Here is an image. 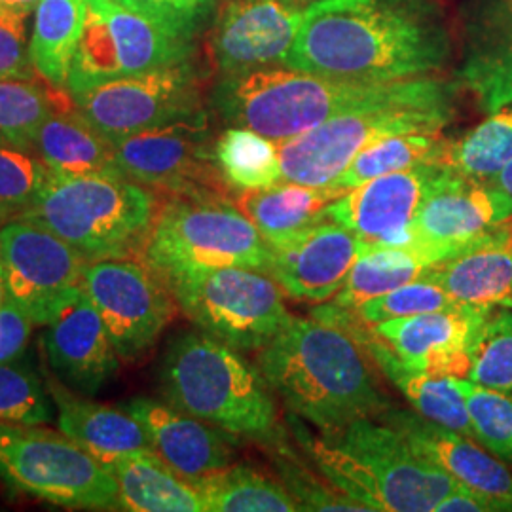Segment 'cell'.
Masks as SVG:
<instances>
[{
  "instance_id": "cell-1",
  "label": "cell",
  "mask_w": 512,
  "mask_h": 512,
  "mask_svg": "<svg viewBox=\"0 0 512 512\" xmlns=\"http://www.w3.org/2000/svg\"><path fill=\"white\" fill-rule=\"evenodd\" d=\"M450 55L448 23L435 0H323L304 10L285 67L389 84L433 76Z\"/></svg>"
},
{
  "instance_id": "cell-2",
  "label": "cell",
  "mask_w": 512,
  "mask_h": 512,
  "mask_svg": "<svg viewBox=\"0 0 512 512\" xmlns=\"http://www.w3.org/2000/svg\"><path fill=\"white\" fill-rule=\"evenodd\" d=\"M256 365L289 414L332 433L361 418L378 420L391 403L372 361L348 332L315 317H293L258 351Z\"/></svg>"
},
{
  "instance_id": "cell-3",
  "label": "cell",
  "mask_w": 512,
  "mask_h": 512,
  "mask_svg": "<svg viewBox=\"0 0 512 512\" xmlns=\"http://www.w3.org/2000/svg\"><path fill=\"white\" fill-rule=\"evenodd\" d=\"M291 435L313 467L368 512H431L458 480L420 458L403 435L374 418L351 421L332 433H311L287 416Z\"/></svg>"
},
{
  "instance_id": "cell-4",
  "label": "cell",
  "mask_w": 512,
  "mask_h": 512,
  "mask_svg": "<svg viewBox=\"0 0 512 512\" xmlns=\"http://www.w3.org/2000/svg\"><path fill=\"white\" fill-rule=\"evenodd\" d=\"M165 403L239 440L270 448L289 431L258 365L202 330L177 334L160 363Z\"/></svg>"
},
{
  "instance_id": "cell-5",
  "label": "cell",
  "mask_w": 512,
  "mask_h": 512,
  "mask_svg": "<svg viewBox=\"0 0 512 512\" xmlns=\"http://www.w3.org/2000/svg\"><path fill=\"white\" fill-rule=\"evenodd\" d=\"M162 196L122 175H61L48 171L31 205V220L69 243L86 262L145 258Z\"/></svg>"
},
{
  "instance_id": "cell-6",
  "label": "cell",
  "mask_w": 512,
  "mask_h": 512,
  "mask_svg": "<svg viewBox=\"0 0 512 512\" xmlns=\"http://www.w3.org/2000/svg\"><path fill=\"white\" fill-rule=\"evenodd\" d=\"M414 80L370 84L270 67L222 76L211 93V105L230 128L253 129L283 143L340 114L397 97Z\"/></svg>"
},
{
  "instance_id": "cell-7",
  "label": "cell",
  "mask_w": 512,
  "mask_h": 512,
  "mask_svg": "<svg viewBox=\"0 0 512 512\" xmlns=\"http://www.w3.org/2000/svg\"><path fill=\"white\" fill-rule=\"evenodd\" d=\"M458 88L435 76L416 78L406 92L340 114L279 145L283 181L329 186L359 152L391 135L442 133L456 114Z\"/></svg>"
},
{
  "instance_id": "cell-8",
  "label": "cell",
  "mask_w": 512,
  "mask_h": 512,
  "mask_svg": "<svg viewBox=\"0 0 512 512\" xmlns=\"http://www.w3.org/2000/svg\"><path fill=\"white\" fill-rule=\"evenodd\" d=\"M272 247L224 196L162 198L145 262L164 279L209 268L272 270Z\"/></svg>"
},
{
  "instance_id": "cell-9",
  "label": "cell",
  "mask_w": 512,
  "mask_h": 512,
  "mask_svg": "<svg viewBox=\"0 0 512 512\" xmlns=\"http://www.w3.org/2000/svg\"><path fill=\"white\" fill-rule=\"evenodd\" d=\"M0 478L63 509L120 511L109 467L63 431L0 421Z\"/></svg>"
},
{
  "instance_id": "cell-10",
  "label": "cell",
  "mask_w": 512,
  "mask_h": 512,
  "mask_svg": "<svg viewBox=\"0 0 512 512\" xmlns=\"http://www.w3.org/2000/svg\"><path fill=\"white\" fill-rule=\"evenodd\" d=\"M198 329L239 351H260L293 321L274 277L249 268H209L165 279Z\"/></svg>"
},
{
  "instance_id": "cell-11",
  "label": "cell",
  "mask_w": 512,
  "mask_h": 512,
  "mask_svg": "<svg viewBox=\"0 0 512 512\" xmlns=\"http://www.w3.org/2000/svg\"><path fill=\"white\" fill-rule=\"evenodd\" d=\"M207 112L145 129L114 143L120 173L162 198L224 196L230 188L220 175Z\"/></svg>"
},
{
  "instance_id": "cell-12",
  "label": "cell",
  "mask_w": 512,
  "mask_h": 512,
  "mask_svg": "<svg viewBox=\"0 0 512 512\" xmlns=\"http://www.w3.org/2000/svg\"><path fill=\"white\" fill-rule=\"evenodd\" d=\"M122 363H135L162 336L177 300L145 258L86 262L80 279Z\"/></svg>"
},
{
  "instance_id": "cell-13",
  "label": "cell",
  "mask_w": 512,
  "mask_h": 512,
  "mask_svg": "<svg viewBox=\"0 0 512 512\" xmlns=\"http://www.w3.org/2000/svg\"><path fill=\"white\" fill-rule=\"evenodd\" d=\"M69 95L74 109L112 143L203 112L202 76L190 61Z\"/></svg>"
},
{
  "instance_id": "cell-14",
  "label": "cell",
  "mask_w": 512,
  "mask_h": 512,
  "mask_svg": "<svg viewBox=\"0 0 512 512\" xmlns=\"http://www.w3.org/2000/svg\"><path fill=\"white\" fill-rule=\"evenodd\" d=\"M86 260L50 230L25 219L0 224V268L6 296L35 325H46L80 285Z\"/></svg>"
},
{
  "instance_id": "cell-15",
  "label": "cell",
  "mask_w": 512,
  "mask_h": 512,
  "mask_svg": "<svg viewBox=\"0 0 512 512\" xmlns=\"http://www.w3.org/2000/svg\"><path fill=\"white\" fill-rule=\"evenodd\" d=\"M444 165L425 164L370 179L327 205V219L353 232L361 255L376 249L418 245L414 222Z\"/></svg>"
},
{
  "instance_id": "cell-16",
  "label": "cell",
  "mask_w": 512,
  "mask_h": 512,
  "mask_svg": "<svg viewBox=\"0 0 512 512\" xmlns=\"http://www.w3.org/2000/svg\"><path fill=\"white\" fill-rule=\"evenodd\" d=\"M304 10L283 0H230L220 10L211 54L222 76L285 67Z\"/></svg>"
},
{
  "instance_id": "cell-17",
  "label": "cell",
  "mask_w": 512,
  "mask_h": 512,
  "mask_svg": "<svg viewBox=\"0 0 512 512\" xmlns=\"http://www.w3.org/2000/svg\"><path fill=\"white\" fill-rule=\"evenodd\" d=\"M46 359L57 380L82 395H97L120 368L109 332L82 283L44 325Z\"/></svg>"
},
{
  "instance_id": "cell-18",
  "label": "cell",
  "mask_w": 512,
  "mask_h": 512,
  "mask_svg": "<svg viewBox=\"0 0 512 512\" xmlns=\"http://www.w3.org/2000/svg\"><path fill=\"white\" fill-rule=\"evenodd\" d=\"M511 217L512 198L507 194L444 167L421 203L414 232L418 243L442 249L452 258Z\"/></svg>"
},
{
  "instance_id": "cell-19",
  "label": "cell",
  "mask_w": 512,
  "mask_h": 512,
  "mask_svg": "<svg viewBox=\"0 0 512 512\" xmlns=\"http://www.w3.org/2000/svg\"><path fill=\"white\" fill-rule=\"evenodd\" d=\"M270 247V275L285 296L306 304H323L340 293L361 256L359 238L329 219Z\"/></svg>"
},
{
  "instance_id": "cell-20",
  "label": "cell",
  "mask_w": 512,
  "mask_h": 512,
  "mask_svg": "<svg viewBox=\"0 0 512 512\" xmlns=\"http://www.w3.org/2000/svg\"><path fill=\"white\" fill-rule=\"evenodd\" d=\"M403 435L420 458L440 467L476 494L494 503L497 512H512V471L476 440L463 437L416 410L393 404L378 418Z\"/></svg>"
},
{
  "instance_id": "cell-21",
  "label": "cell",
  "mask_w": 512,
  "mask_h": 512,
  "mask_svg": "<svg viewBox=\"0 0 512 512\" xmlns=\"http://www.w3.org/2000/svg\"><path fill=\"white\" fill-rule=\"evenodd\" d=\"M310 315L348 332L365 349L372 365L403 393L404 399L423 418L437 421L452 431H458L463 437L475 440V429L469 418L465 397L456 385V378H433L404 365L391 346L353 310L329 302L313 308Z\"/></svg>"
},
{
  "instance_id": "cell-22",
  "label": "cell",
  "mask_w": 512,
  "mask_h": 512,
  "mask_svg": "<svg viewBox=\"0 0 512 512\" xmlns=\"http://www.w3.org/2000/svg\"><path fill=\"white\" fill-rule=\"evenodd\" d=\"M486 310L454 306L374 325L404 365L433 378H467L469 351Z\"/></svg>"
},
{
  "instance_id": "cell-23",
  "label": "cell",
  "mask_w": 512,
  "mask_h": 512,
  "mask_svg": "<svg viewBox=\"0 0 512 512\" xmlns=\"http://www.w3.org/2000/svg\"><path fill=\"white\" fill-rule=\"evenodd\" d=\"M147 433L154 454L190 484L234 465L241 440L165 401L133 397L122 404Z\"/></svg>"
},
{
  "instance_id": "cell-24",
  "label": "cell",
  "mask_w": 512,
  "mask_h": 512,
  "mask_svg": "<svg viewBox=\"0 0 512 512\" xmlns=\"http://www.w3.org/2000/svg\"><path fill=\"white\" fill-rule=\"evenodd\" d=\"M461 82L488 114L512 105V0H469Z\"/></svg>"
},
{
  "instance_id": "cell-25",
  "label": "cell",
  "mask_w": 512,
  "mask_h": 512,
  "mask_svg": "<svg viewBox=\"0 0 512 512\" xmlns=\"http://www.w3.org/2000/svg\"><path fill=\"white\" fill-rule=\"evenodd\" d=\"M425 275L463 306L512 308V217Z\"/></svg>"
},
{
  "instance_id": "cell-26",
  "label": "cell",
  "mask_w": 512,
  "mask_h": 512,
  "mask_svg": "<svg viewBox=\"0 0 512 512\" xmlns=\"http://www.w3.org/2000/svg\"><path fill=\"white\" fill-rule=\"evenodd\" d=\"M57 414V427L105 465L112 459L154 452L143 425L122 406L95 403L54 376L46 378Z\"/></svg>"
},
{
  "instance_id": "cell-27",
  "label": "cell",
  "mask_w": 512,
  "mask_h": 512,
  "mask_svg": "<svg viewBox=\"0 0 512 512\" xmlns=\"http://www.w3.org/2000/svg\"><path fill=\"white\" fill-rule=\"evenodd\" d=\"M90 4L109 25L122 78L190 61L194 35L129 10L116 0H90Z\"/></svg>"
},
{
  "instance_id": "cell-28",
  "label": "cell",
  "mask_w": 512,
  "mask_h": 512,
  "mask_svg": "<svg viewBox=\"0 0 512 512\" xmlns=\"http://www.w3.org/2000/svg\"><path fill=\"white\" fill-rule=\"evenodd\" d=\"M33 154L52 173L122 175L116 164L114 143L76 109L55 110L40 124L33 139Z\"/></svg>"
},
{
  "instance_id": "cell-29",
  "label": "cell",
  "mask_w": 512,
  "mask_h": 512,
  "mask_svg": "<svg viewBox=\"0 0 512 512\" xmlns=\"http://www.w3.org/2000/svg\"><path fill=\"white\" fill-rule=\"evenodd\" d=\"M336 186H308L281 181L272 188L241 192L236 205L251 219L268 245L327 220V205L340 198Z\"/></svg>"
},
{
  "instance_id": "cell-30",
  "label": "cell",
  "mask_w": 512,
  "mask_h": 512,
  "mask_svg": "<svg viewBox=\"0 0 512 512\" xmlns=\"http://www.w3.org/2000/svg\"><path fill=\"white\" fill-rule=\"evenodd\" d=\"M118 484L120 511L203 512L194 484L177 475L154 452H139L107 463Z\"/></svg>"
},
{
  "instance_id": "cell-31",
  "label": "cell",
  "mask_w": 512,
  "mask_h": 512,
  "mask_svg": "<svg viewBox=\"0 0 512 512\" xmlns=\"http://www.w3.org/2000/svg\"><path fill=\"white\" fill-rule=\"evenodd\" d=\"M442 260H448V255L427 243L368 251L357 258L344 287L332 302L348 310H357L370 298L420 279L431 266Z\"/></svg>"
},
{
  "instance_id": "cell-32",
  "label": "cell",
  "mask_w": 512,
  "mask_h": 512,
  "mask_svg": "<svg viewBox=\"0 0 512 512\" xmlns=\"http://www.w3.org/2000/svg\"><path fill=\"white\" fill-rule=\"evenodd\" d=\"M90 12V0H40L33 31L31 59L37 73L55 90L67 88L74 52Z\"/></svg>"
},
{
  "instance_id": "cell-33",
  "label": "cell",
  "mask_w": 512,
  "mask_h": 512,
  "mask_svg": "<svg viewBox=\"0 0 512 512\" xmlns=\"http://www.w3.org/2000/svg\"><path fill=\"white\" fill-rule=\"evenodd\" d=\"M202 495L205 511L296 512L293 495L277 476L260 473L249 465H230L217 475L194 484Z\"/></svg>"
},
{
  "instance_id": "cell-34",
  "label": "cell",
  "mask_w": 512,
  "mask_h": 512,
  "mask_svg": "<svg viewBox=\"0 0 512 512\" xmlns=\"http://www.w3.org/2000/svg\"><path fill=\"white\" fill-rule=\"evenodd\" d=\"M220 175L230 192H253L283 181L279 145L253 129L228 128L215 143Z\"/></svg>"
},
{
  "instance_id": "cell-35",
  "label": "cell",
  "mask_w": 512,
  "mask_h": 512,
  "mask_svg": "<svg viewBox=\"0 0 512 512\" xmlns=\"http://www.w3.org/2000/svg\"><path fill=\"white\" fill-rule=\"evenodd\" d=\"M512 160V109L497 110L459 139H446L440 165L478 183H490Z\"/></svg>"
},
{
  "instance_id": "cell-36",
  "label": "cell",
  "mask_w": 512,
  "mask_h": 512,
  "mask_svg": "<svg viewBox=\"0 0 512 512\" xmlns=\"http://www.w3.org/2000/svg\"><path fill=\"white\" fill-rule=\"evenodd\" d=\"M444 141L446 139L440 133H404L385 137L359 152L332 186L348 192L387 173L406 171L418 165L439 164Z\"/></svg>"
},
{
  "instance_id": "cell-37",
  "label": "cell",
  "mask_w": 512,
  "mask_h": 512,
  "mask_svg": "<svg viewBox=\"0 0 512 512\" xmlns=\"http://www.w3.org/2000/svg\"><path fill=\"white\" fill-rule=\"evenodd\" d=\"M264 450L274 465L277 478L293 495L300 511L368 512L365 505L340 492L321 475L302 450L291 444L289 435Z\"/></svg>"
},
{
  "instance_id": "cell-38",
  "label": "cell",
  "mask_w": 512,
  "mask_h": 512,
  "mask_svg": "<svg viewBox=\"0 0 512 512\" xmlns=\"http://www.w3.org/2000/svg\"><path fill=\"white\" fill-rule=\"evenodd\" d=\"M59 109L37 80H0V145L33 154L37 129Z\"/></svg>"
},
{
  "instance_id": "cell-39",
  "label": "cell",
  "mask_w": 512,
  "mask_h": 512,
  "mask_svg": "<svg viewBox=\"0 0 512 512\" xmlns=\"http://www.w3.org/2000/svg\"><path fill=\"white\" fill-rule=\"evenodd\" d=\"M467 378L512 395V308L486 313L471 344Z\"/></svg>"
},
{
  "instance_id": "cell-40",
  "label": "cell",
  "mask_w": 512,
  "mask_h": 512,
  "mask_svg": "<svg viewBox=\"0 0 512 512\" xmlns=\"http://www.w3.org/2000/svg\"><path fill=\"white\" fill-rule=\"evenodd\" d=\"M465 397L475 440L495 458L512 467V395L456 378Z\"/></svg>"
},
{
  "instance_id": "cell-41",
  "label": "cell",
  "mask_w": 512,
  "mask_h": 512,
  "mask_svg": "<svg viewBox=\"0 0 512 512\" xmlns=\"http://www.w3.org/2000/svg\"><path fill=\"white\" fill-rule=\"evenodd\" d=\"M122 78L116 42L105 18L92 8L74 52L65 92L76 93Z\"/></svg>"
},
{
  "instance_id": "cell-42",
  "label": "cell",
  "mask_w": 512,
  "mask_h": 512,
  "mask_svg": "<svg viewBox=\"0 0 512 512\" xmlns=\"http://www.w3.org/2000/svg\"><path fill=\"white\" fill-rule=\"evenodd\" d=\"M54 416V399L35 370L16 361L0 365V421L46 425Z\"/></svg>"
},
{
  "instance_id": "cell-43",
  "label": "cell",
  "mask_w": 512,
  "mask_h": 512,
  "mask_svg": "<svg viewBox=\"0 0 512 512\" xmlns=\"http://www.w3.org/2000/svg\"><path fill=\"white\" fill-rule=\"evenodd\" d=\"M454 306H459L458 302L423 274L420 279L406 283L395 291L366 300L353 311L365 321L366 325L374 327L389 319H401V317L420 315L429 311L448 310Z\"/></svg>"
},
{
  "instance_id": "cell-44",
  "label": "cell",
  "mask_w": 512,
  "mask_h": 512,
  "mask_svg": "<svg viewBox=\"0 0 512 512\" xmlns=\"http://www.w3.org/2000/svg\"><path fill=\"white\" fill-rule=\"evenodd\" d=\"M48 167L35 154L0 145V222L18 219L31 205Z\"/></svg>"
},
{
  "instance_id": "cell-45",
  "label": "cell",
  "mask_w": 512,
  "mask_h": 512,
  "mask_svg": "<svg viewBox=\"0 0 512 512\" xmlns=\"http://www.w3.org/2000/svg\"><path fill=\"white\" fill-rule=\"evenodd\" d=\"M31 12L0 6V80H37L29 37Z\"/></svg>"
},
{
  "instance_id": "cell-46",
  "label": "cell",
  "mask_w": 512,
  "mask_h": 512,
  "mask_svg": "<svg viewBox=\"0 0 512 512\" xmlns=\"http://www.w3.org/2000/svg\"><path fill=\"white\" fill-rule=\"evenodd\" d=\"M129 10L194 35L211 8V0H116Z\"/></svg>"
},
{
  "instance_id": "cell-47",
  "label": "cell",
  "mask_w": 512,
  "mask_h": 512,
  "mask_svg": "<svg viewBox=\"0 0 512 512\" xmlns=\"http://www.w3.org/2000/svg\"><path fill=\"white\" fill-rule=\"evenodd\" d=\"M33 327V319L6 296L0 306V365L18 361L31 340Z\"/></svg>"
},
{
  "instance_id": "cell-48",
  "label": "cell",
  "mask_w": 512,
  "mask_h": 512,
  "mask_svg": "<svg viewBox=\"0 0 512 512\" xmlns=\"http://www.w3.org/2000/svg\"><path fill=\"white\" fill-rule=\"evenodd\" d=\"M433 512H497L494 503L484 495L476 494L467 486L459 484L448 495H444Z\"/></svg>"
},
{
  "instance_id": "cell-49",
  "label": "cell",
  "mask_w": 512,
  "mask_h": 512,
  "mask_svg": "<svg viewBox=\"0 0 512 512\" xmlns=\"http://www.w3.org/2000/svg\"><path fill=\"white\" fill-rule=\"evenodd\" d=\"M488 184L494 186L495 190H499V192H503V194L512 198V160Z\"/></svg>"
},
{
  "instance_id": "cell-50",
  "label": "cell",
  "mask_w": 512,
  "mask_h": 512,
  "mask_svg": "<svg viewBox=\"0 0 512 512\" xmlns=\"http://www.w3.org/2000/svg\"><path fill=\"white\" fill-rule=\"evenodd\" d=\"M40 0H0V6L4 8H14V10H25V12H35Z\"/></svg>"
},
{
  "instance_id": "cell-51",
  "label": "cell",
  "mask_w": 512,
  "mask_h": 512,
  "mask_svg": "<svg viewBox=\"0 0 512 512\" xmlns=\"http://www.w3.org/2000/svg\"><path fill=\"white\" fill-rule=\"evenodd\" d=\"M283 2L293 6L296 10H306V8H310V6L317 4V2H323V0H283Z\"/></svg>"
},
{
  "instance_id": "cell-52",
  "label": "cell",
  "mask_w": 512,
  "mask_h": 512,
  "mask_svg": "<svg viewBox=\"0 0 512 512\" xmlns=\"http://www.w3.org/2000/svg\"><path fill=\"white\" fill-rule=\"evenodd\" d=\"M4 298H6V289H4V279H2V268H0V306H2Z\"/></svg>"
}]
</instances>
